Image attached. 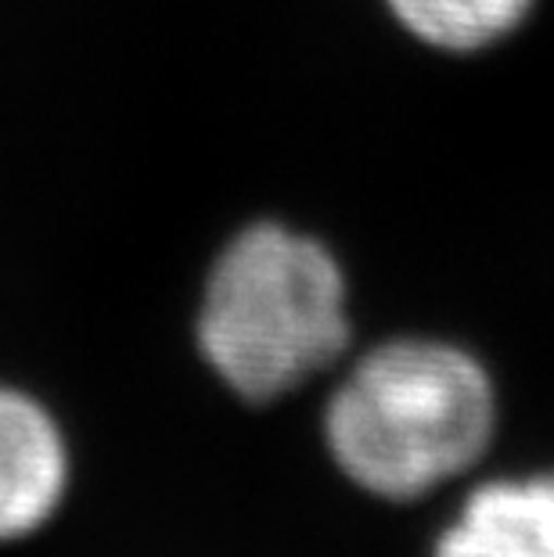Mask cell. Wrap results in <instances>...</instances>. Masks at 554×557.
<instances>
[{"label": "cell", "mask_w": 554, "mask_h": 557, "mask_svg": "<svg viewBox=\"0 0 554 557\" xmlns=\"http://www.w3.org/2000/svg\"><path fill=\"white\" fill-rule=\"evenodd\" d=\"M73 485V449L47 403L0 382V543L37 536Z\"/></svg>", "instance_id": "obj_3"}, {"label": "cell", "mask_w": 554, "mask_h": 557, "mask_svg": "<svg viewBox=\"0 0 554 557\" xmlns=\"http://www.w3.org/2000/svg\"><path fill=\"white\" fill-rule=\"evenodd\" d=\"M410 37L440 51H482L529 18L537 0H385Z\"/></svg>", "instance_id": "obj_5"}, {"label": "cell", "mask_w": 554, "mask_h": 557, "mask_svg": "<svg viewBox=\"0 0 554 557\" xmlns=\"http://www.w3.org/2000/svg\"><path fill=\"white\" fill-rule=\"evenodd\" d=\"M501 407L479 357L443 338H393L364 352L324 407L338 475L385 504H415L490 454Z\"/></svg>", "instance_id": "obj_1"}, {"label": "cell", "mask_w": 554, "mask_h": 557, "mask_svg": "<svg viewBox=\"0 0 554 557\" xmlns=\"http://www.w3.org/2000/svg\"><path fill=\"white\" fill-rule=\"evenodd\" d=\"M432 557H554V468L479 482L440 529Z\"/></svg>", "instance_id": "obj_4"}, {"label": "cell", "mask_w": 554, "mask_h": 557, "mask_svg": "<svg viewBox=\"0 0 554 557\" xmlns=\"http://www.w3.org/2000/svg\"><path fill=\"white\" fill-rule=\"evenodd\" d=\"M349 288L324 242L263 220L223 245L206 277L195 342L245 403H274L349 346Z\"/></svg>", "instance_id": "obj_2"}]
</instances>
